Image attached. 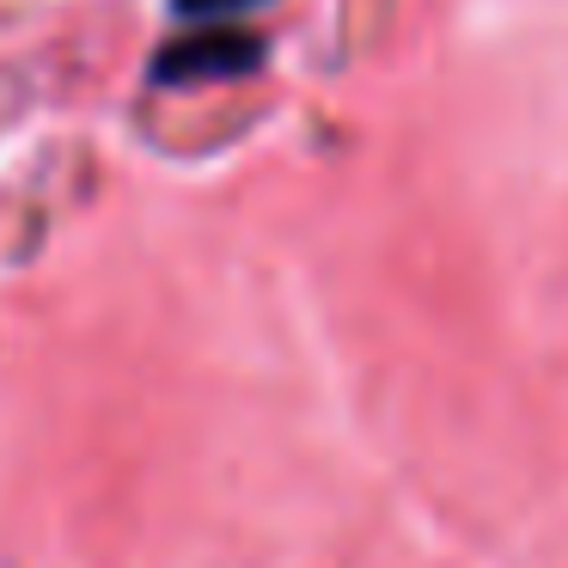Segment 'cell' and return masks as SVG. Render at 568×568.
<instances>
[{"label":"cell","mask_w":568,"mask_h":568,"mask_svg":"<svg viewBox=\"0 0 568 568\" xmlns=\"http://www.w3.org/2000/svg\"><path fill=\"white\" fill-rule=\"evenodd\" d=\"M245 0H178V13L184 19H226V13H239Z\"/></svg>","instance_id":"obj_2"},{"label":"cell","mask_w":568,"mask_h":568,"mask_svg":"<svg viewBox=\"0 0 568 568\" xmlns=\"http://www.w3.org/2000/svg\"><path fill=\"white\" fill-rule=\"evenodd\" d=\"M257 43L251 38H226V31H209V38H184V43H165L153 55V80L178 87V80H214V74H233V68H251Z\"/></svg>","instance_id":"obj_1"}]
</instances>
